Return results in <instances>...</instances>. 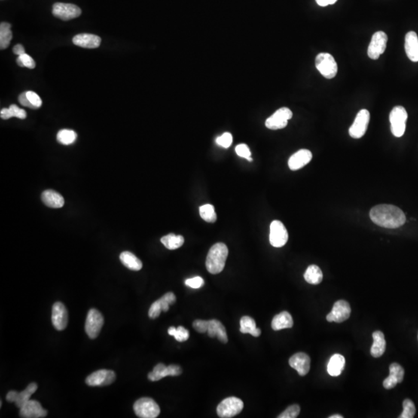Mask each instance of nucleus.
Returning a JSON list of instances; mask_svg holds the SVG:
<instances>
[{"label": "nucleus", "instance_id": "f257e3e1", "mask_svg": "<svg viewBox=\"0 0 418 418\" xmlns=\"http://www.w3.org/2000/svg\"><path fill=\"white\" fill-rule=\"evenodd\" d=\"M370 216L375 224L386 229H397L406 221L405 214L401 208L386 204L373 207L370 210Z\"/></svg>", "mask_w": 418, "mask_h": 418}, {"label": "nucleus", "instance_id": "f03ea898", "mask_svg": "<svg viewBox=\"0 0 418 418\" xmlns=\"http://www.w3.org/2000/svg\"><path fill=\"white\" fill-rule=\"evenodd\" d=\"M229 249L227 245L218 242L212 245L206 258V268L212 274H218L224 270Z\"/></svg>", "mask_w": 418, "mask_h": 418}, {"label": "nucleus", "instance_id": "7ed1b4c3", "mask_svg": "<svg viewBox=\"0 0 418 418\" xmlns=\"http://www.w3.org/2000/svg\"><path fill=\"white\" fill-rule=\"evenodd\" d=\"M407 111L403 106H396L393 108L389 114V122H391V129L393 135L396 137H401L404 136L406 130V123H407Z\"/></svg>", "mask_w": 418, "mask_h": 418}, {"label": "nucleus", "instance_id": "20e7f679", "mask_svg": "<svg viewBox=\"0 0 418 418\" xmlns=\"http://www.w3.org/2000/svg\"><path fill=\"white\" fill-rule=\"evenodd\" d=\"M315 66L327 79L335 78L338 73V65L334 57L328 53H320L315 59Z\"/></svg>", "mask_w": 418, "mask_h": 418}, {"label": "nucleus", "instance_id": "39448f33", "mask_svg": "<svg viewBox=\"0 0 418 418\" xmlns=\"http://www.w3.org/2000/svg\"><path fill=\"white\" fill-rule=\"evenodd\" d=\"M133 410L136 416L141 418H156L160 413L158 404L149 397H143L136 401Z\"/></svg>", "mask_w": 418, "mask_h": 418}, {"label": "nucleus", "instance_id": "423d86ee", "mask_svg": "<svg viewBox=\"0 0 418 418\" xmlns=\"http://www.w3.org/2000/svg\"><path fill=\"white\" fill-rule=\"evenodd\" d=\"M243 407V402L240 399L236 397H228L218 404L217 413L219 417H233L242 411Z\"/></svg>", "mask_w": 418, "mask_h": 418}, {"label": "nucleus", "instance_id": "0eeeda50", "mask_svg": "<svg viewBox=\"0 0 418 418\" xmlns=\"http://www.w3.org/2000/svg\"><path fill=\"white\" fill-rule=\"evenodd\" d=\"M104 324V318L97 309L89 310L86 321V333L91 339H95L99 336Z\"/></svg>", "mask_w": 418, "mask_h": 418}, {"label": "nucleus", "instance_id": "6e6552de", "mask_svg": "<svg viewBox=\"0 0 418 418\" xmlns=\"http://www.w3.org/2000/svg\"><path fill=\"white\" fill-rule=\"evenodd\" d=\"M370 120V112L367 109L360 110L357 113L353 124L349 128V136L353 139L362 138L367 132Z\"/></svg>", "mask_w": 418, "mask_h": 418}, {"label": "nucleus", "instance_id": "1a4fd4ad", "mask_svg": "<svg viewBox=\"0 0 418 418\" xmlns=\"http://www.w3.org/2000/svg\"><path fill=\"white\" fill-rule=\"evenodd\" d=\"M387 35L383 31L375 33L372 37L367 53L370 59L377 60L380 55L384 53L387 44Z\"/></svg>", "mask_w": 418, "mask_h": 418}, {"label": "nucleus", "instance_id": "9d476101", "mask_svg": "<svg viewBox=\"0 0 418 418\" xmlns=\"http://www.w3.org/2000/svg\"><path fill=\"white\" fill-rule=\"evenodd\" d=\"M293 117L292 111L286 107L279 108L276 110L271 117H269L265 125L268 129L276 130V129H284L286 127L288 120Z\"/></svg>", "mask_w": 418, "mask_h": 418}, {"label": "nucleus", "instance_id": "9b49d317", "mask_svg": "<svg viewBox=\"0 0 418 418\" xmlns=\"http://www.w3.org/2000/svg\"><path fill=\"white\" fill-rule=\"evenodd\" d=\"M288 233L284 225L278 220L272 221L270 226V242L273 247L281 248L288 242Z\"/></svg>", "mask_w": 418, "mask_h": 418}, {"label": "nucleus", "instance_id": "f8f14e48", "mask_svg": "<svg viewBox=\"0 0 418 418\" xmlns=\"http://www.w3.org/2000/svg\"><path fill=\"white\" fill-rule=\"evenodd\" d=\"M115 380V372L113 370H100L89 375L86 378V383L91 386H103L112 384Z\"/></svg>", "mask_w": 418, "mask_h": 418}, {"label": "nucleus", "instance_id": "ddd939ff", "mask_svg": "<svg viewBox=\"0 0 418 418\" xmlns=\"http://www.w3.org/2000/svg\"><path fill=\"white\" fill-rule=\"evenodd\" d=\"M52 13L55 17L67 21L78 17L81 15V10L74 4L57 3L53 6Z\"/></svg>", "mask_w": 418, "mask_h": 418}, {"label": "nucleus", "instance_id": "4468645a", "mask_svg": "<svg viewBox=\"0 0 418 418\" xmlns=\"http://www.w3.org/2000/svg\"><path fill=\"white\" fill-rule=\"evenodd\" d=\"M351 315V307L349 302L340 300L334 303L332 310L326 316L329 322L342 323L349 319Z\"/></svg>", "mask_w": 418, "mask_h": 418}, {"label": "nucleus", "instance_id": "2eb2a0df", "mask_svg": "<svg viewBox=\"0 0 418 418\" xmlns=\"http://www.w3.org/2000/svg\"><path fill=\"white\" fill-rule=\"evenodd\" d=\"M37 389V384L35 383H31L28 385L27 387L22 391L18 393L16 391H11L7 394V401L10 403H15L16 407L21 408L27 401L31 400V396L36 392Z\"/></svg>", "mask_w": 418, "mask_h": 418}, {"label": "nucleus", "instance_id": "dca6fc26", "mask_svg": "<svg viewBox=\"0 0 418 418\" xmlns=\"http://www.w3.org/2000/svg\"><path fill=\"white\" fill-rule=\"evenodd\" d=\"M51 321L53 327L59 331L65 329L68 325V311L62 302H56L52 307Z\"/></svg>", "mask_w": 418, "mask_h": 418}, {"label": "nucleus", "instance_id": "f3484780", "mask_svg": "<svg viewBox=\"0 0 418 418\" xmlns=\"http://www.w3.org/2000/svg\"><path fill=\"white\" fill-rule=\"evenodd\" d=\"M20 409V416L23 418H42L47 414V410L34 400H30Z\"/></svg>", "mask_w": 418, "mask_h": 418}, {"label": "nucleus", "instance_id": "a211bd4d", "mask_svg": "<svg viewBox=\"0 0 418 418\" xmlns=\"http://www.w3.org/2000/svg\"><path fill=\"white\" fill-rule=\"evenodd\" d=\"M289 364L300 376H305L310 370L311 358L306 353L297 352L290 358Z\"/></svg>", "mask_w": 418, "mask_h": 418}, {"label": "nucleus", "instance_id": "6ab92c4d", "mask_svg": "<svg viewBox=\"0 0 418 418\" xmlns=\"http://www.w3.org/2000/svg\"><path fill=\"white\" fill-rule=\"evenodd\" d=\"M312 159V152L306 149H302L290 157L288 166L291 171H297L310 163Z\"/></svg>", "mask_w": 418, "mask_h": 418}, {"label": "nucleus", "instance_id": "aec40b11", "mask_svg": "<svg viewBox=\"0 0 418 418\" xmlns=\"http://www.w3.org/2000/svg\"><path fill=\"white\" fill-rule=\"evenodd\" d=\"M73 44L83 48H97L100 46L102 39L99 36L91 34H80L74 36Z\"/></svg>", "mask_w": 418, "mask_h": 418}, {"label": "nucleus", "instance_id": "412c9836", "mask_svg": "<svg viewBox=\"0 0 418 418\" xmlns=\"http://www.w3.org/2000/svg\"><path fill=\"white\" fill-rule=\"evenodd\" d=\"M406 53L411 62H418V36L414 31H410L405 37Z\"/></svg>", "mask_w": 418, "mask_h": 418}, {"label": "nucleus", "instance_id": "4be33fe9", "mask_svg": "<svg viewBox=\"0 0 418 418\" xmlns=\"http://www.w3.org/2000/svg\"><path fill=\"white\" fill-rule=\"evenodd\" d=\"M208 336L211 338L217 337L222 343H228V336L224 325L218 320L212 319L208 321Z\"/></svg>", "mask_w": 418, "mask_h": 418}, {"label": "nucleus", "instance_id": "5701e85b", "mask_svg": "<svg viewBox=\"0 0 418 418\" xmlns=\"http://www.w3.org/2000/svg\"><path fill=\"white\" fill-rule=\"evenodd\" d=\"M41 199L46 206L51 208H61L65 205V199L62 194L53 191L47 190L42 193Z\"/></svg>", "mask_w": 418, "mask_h": 418}, {"label": "nucleus", "instance_id": "b1692460", "mask_svg": "<svg viewBox=\"0 0 418 418\" xmlns=\"http://www.w3.org/2000/svg\"><path fill=\"white\" fill-rule=\"evenodd\" d=\"M373 343L370 352L372 356L374 358H379L382 356L386 350V340L384 334L382 331H376L373 333Z\"/></svg>", "mask_w": 418, "mask_h": 418}, {"label": "nucleus", "instance_id": "393cba45", "mask_svg": "<svg viewBox=\"0 0 418 418\" xmlns=\"http://www.w3.org/2000/svg\"><path fill=\"white\" fill-rule=\"evenodd\" d=\"M346 365V359L343 355L340 354H335L329 359L327 371L331 376H339L342 374Z\"/></svg>", "mask_w": 418, "mask_h": 418}, {"label": "nucleus", "instance_id": "a878e982", "mask_svg": "<svg viewBox=\"0 0 418 418\" xmlns=\"http://www.w3.org/2000/svg\"><path fill=\"white\" fill-rule=\"evenodd\" d=\"M294 325L292 316L288 312H283L276 315L272 320L271 327L274 331L291 328Z\"/></svg>", "mask_w": 418, "mask_h": 418}, {"label": "nucleus", "instance_id": "bb28decb", "mask_svg": "<svg viewBox=\"0 0 418 418\" xmlns=\"http://www.w3.org/2000/svg\"><path fill=\"white\" fill-rule=\"evenodd\" d=\"M120 259L125 267H127L129 270L139 271L142 269V262L132 253L125 251L120 254Z\"/></svg>", "mask_w": 418, "mask_h": 418}, {"label": "nucleus", "instance_id": "cd10ccee", "mask_svg": "<svg viewBox=\"0 0 418 418\" xmlns=\"http://www.w3.org/2000/svg\"><path fill=\"white\" fill-rule=\"evenodd\" d=\"M240 331L243 334H250L254 337L261 335V330L257 328L256 321L249 316H243L240 320Z\"/></svg>", "mask_w": 418, "mask_h": 418}, {"label": "nucleus", "instance_id": "c85d7f7f", "mask_svg": "<svg viewBox=\"0 0 418 418\" xmlns=\"http://www.w3.org/2000/svg\"><path fill=\"white\" fill-rule=\"evenodd\" d=\"M303 277L309 284L317 285L322 281V271L317 265H311L306 270Z\"/></svg>", "mask_w": 418, "mask_h": 418}, {"label": "nucleus", "instance_id": "c756f323", "mask_svg": "<svg viewBox=\"0 0 418 418\" xmlns=\"http://www.w3.org/2000/svg\"><path fill=\"white\" fill-rule=\"evenodd\" d=\"M160 241L166 249H171V250L178 249L184 243V239L182 236H180V235L176 236L174 233H170L163 236Z\"/></svg>", "mask_w": 418, "mask_h": 418}, {"label": "nucleus", "instance_id": "7c9ffc66", "mask_svg": "<svg viewBox=\"0 0 418 418\" xmlns=\"http://www.w3.org/2000/svg\"><path fill=\"white\" fill-rule=\"evenodd\" d=\"M11 25L10 23L3 22L0 24V49L5 50L10 46L13 34H12Z\"/></svg>", "mask_w": 418, "mask_h": 418}, {"label": "nucleus", "instance_id": "2f4dec72", "mask_svg": "<svg viewBox=\"0 0 418 418\" xmlns=\"http://www.w3.org/2000/svg\"><path fill=\"white\" fill-rule=\"evenodd\" d=\"M78 137V135L74 131L71 129H62L58 132L57 140L60 144L68 146L74 144Z\"/></svg>", "mask_w": 418, "mask_h": 418}, {"label": "nucleus", "instance_id": "473e14b6", "mask_svg": "<svg viewBox=\"0 0 418 418\" xmlns=\"http://www.w3.org/2000/svg\"><path fill=\"white\" fill-rule=\"evenodd\" d=\"M199 213L202 219L207 222H215L217 220V215L215 213V208L210 204L202 205L199 208Z\"/></svg>", "mask_w": 418, "mask_h": 418}, {"label": "nucleus", "instance_id": "72a5a7b5", "mask_svg": "<svg viewBox=\"0 0 418 418\" xmlns=\"http://www.w3.org/2000/svg\"><path fill=\"white\" fill-rule=\"evenodd\" d=\"M168 334L170 336H174L178 342H185L189 339V331L183 326H179L178 328L175 327H170L168 329Z\"/></svg>", "mask_w": 418, "mask_h": 418}, {"label": "nucleus", "instance_id": "f704fd0d", "mask_svg": "<svg viewBox=\"0 0 418 418\" xmlns=\"http://www.w3.org/2000/svg\"><path fill=\"white\" fill-rule=\"evenodd\" d=\"M166 366L163 364H159L154 367L153 371L150 372L148 374V379L150 381H158L160 379L165 377V370Z\"/></svg>", "mask_w": 418, "mask_h": 418}, {"label": "nucleus", "instance_id": "c9c22d12", "mask_svg": "<svg viewBox=\"0 0 418 418\" xmlns=\"http://www.w3.org/2000/svg\"><path fill=\"white\" fill-rule=\"evenodd\" d=\"M403 407H404V411L399 417L413 418L414 416L416 413V407L411 400L406 399L405 401L403 402Z\"/></svg>", "mask_w": 418, "mask_h": 418}, {"label": "nucleus", "instance_id": "e433bc0d", "mask_svg": "<svg viewBox=\"0 0 418 418\" xmlns=\"http://www.w3.org/2000/svg\"><path fill=\"white\" fill-rule=\"evenodd\" d=\"M159 300L161 304L162 311L166 312L169 310L170 305L174 304L176 301V296L172 292L166 293Z\"/></svg>", "mask_w": 418, "mask_h": 418}, {"label": "nucleus", "instance_id": "4c0bfd02", "mask_svg": "<svg viewBox=\"0 0 418 418\" xmlns=\"http://www.w3.org/2000/svg\"><path fill=\"white\" fill-rule=\"evenodd\" d=\"M16 63L22 68L25 67V68H28L30 69H34L36 67V63L34 59L27 53H24L21 56H18L17 59H16Z\"/></svg>", "mask_w": 418, "mask_h": 418}, {"label": "nucleus", "instance_id": "58836bf2", "mask_svg": "<svg viewBox=\"0 0 418 418\" xmlns=\"http://www.w3.org/2000/svg\"><path fill=\"white\" fill-rule=\"evenodd\" d=\"M389 375L396 378L398 380L399 383H402L404 376V368L400 364L394 363L389 366Z\"/></svg>", "mask_w": 418, "mask_h": 418}, {"label": "nucleus", "instance_id": "ea45409f", "mask_svg": "<svg viewBox=\"0 0 418 418\" xmlns=\"http://www.w3.org/2000/svg\"><path fill=\"white\" fill-rule=\"evenodd\" d=\"M300 407L297 404L290 406L278 416V418H296L300 413Z\"/></svg>", "mask_w": 418, "mask_h": 418}, {"label": "nucleus", "instance_id": "a19ab883", "mask_svg": "<svg viewBox=\"0 0 418 418\" xmlns=\"http://www.w3.org/2000/svg\"><path fill=\"white\" fill-rule=\"evenodd\" d=\"M236 152L239 157L247 159L249 161H252L253 159L251 158L250 150H249V147L246 144H242L236 146Z\"/></svg>", "mask_w": 418, "mask_h": 418}, {"label": "nucleus", "instance_id": "79ce46f5", "mask_svg": "<svg viewBox=\"0 0 418 418\" xmlns=\"http://www.w3.org/2000/svg\"><path fill=\"white\" fill-rule=\"evenodd\" d=\"M216 144L224 148H229L233 144V136L230 132H225L216 138Z\"/></svg>", "mask_w": 418, "mask_h": 418}, {"label": "nucleus", "instance_id": "37998d69", "mask_svg": "<svg viewBox=\"0 0 418 418\" xmlns=\"http://www.w3.org/2000/svg\"><path fill=\"white\" fill-rule=\"evenodd\" d=\"M10 118L16 117L20 120H24L26 118V113L23 108H19L16 105H11L9 108Z\"/></svg>", "mask_w": 418, "mask_h": 418}, {"label": "nucleus", "instance_id": "c03bdc74", "mask_svg": "<svg viewBox=\"0 0 418 418\" xmlns=\"http://www.w3.org/2000/svg\"><path fill=\"white\" fill-rule=\"evenodd\" d=\"M26 93L28 100L34 105L35 109L41 108V105H42V100H41V97L36 92H32V91H27Z\"/></svg>", "mask_w": 418, "mask_h": 418}, {"label": "nucleus", "instance_id": "a18cd8bd", "mask_svg": "<svg viewBox=\"0 0 418 418\" xmlns=\"http://www.w3.org/2000/svg\"><path fill=\"white\" fill-rule=\"evenodd\" d=\"M161 312H163V311H162L160 300H156V301L152 303L151 306H150L148 313L149 317H150L151 319H155V318H158V317L160 316Z\"/></svg>", "mask_w": 418, "mask_h": 418}, {"label": "nucleus", "instance_id": "49530a36", "mask_svg": "<svg viewBox=\"0 0 418 418\" xmlns=\"http://www.w3.org/2000/svg\"><path fill=\"white\" fill-rule=\"evenodd\" d=\"M204 283L205 282H204L203 278L201 276H194V277L186 280L185 285L193 289H199L203 286Z\"/></svg>", "mask_w": 418, "mask_h": 418}, {"label": "nucleus", "instance_id": "de8ad7c7", "mask_svg": "<svg viewBox=\"0 0 418 418\" xmlns=\"http://www.w3.org/2000/svg\"><path fill=\"white\" fill-rule=\"evenodd\" d=\"M193 327L194 330L199 333H205L208 331V321H204V320H196L193 323Z\"/></svg>", "mask_w": 418, "mask_h": 418}, {"label": "nucleus", "instance_id": "09e8293b", "mask_svg": "<svg viewBox=\"0 0 418 418\" xmlns=\"http://www.w3.org/2000/svg\"><path fill=\"white\" fill-rule=\"evenodd\" d=\"M182 373V370L178 365H170L165 370V376H177Z\"/></svg>", "mask_w": 418, "mask_h": 418}, {"label": "nucleus", "instance_id": "8fccbe9b", "mask_svg": "<svg viewBox=\"0 0 418 418\" xmlns=\"http://www.w3.org/2000/svg\"><path fill=\"white\" fill-rule=\"evenodd\" d=\"M399 382L396 378H394V376H391L389 375L387 378L384 379V381H383V387L386 389H393V388L395 387L397 384H398Z\"/></svg>", "mask_w": 418, "mask_h": 418}, {"label": "nucleus", "instance_id": "3c124183", "mask_svg": "<svg viewBox=\"0 0 418 418\" xmlns=\"http://www.w3.org/2000/svg\"><path fill=\"white\" fill-rule=\"evenodd\" d=\"M18 100H19V102H20L22 105H23V106L28 107V108H32V109H35L34 105H33L30 102V101L28 100L27 97H26V92L20 94V96L18 98Z\"/></svg>", "mask_w": 418, "mask_h": 418}, {"label": "nucleus", "instance_id": "603ef678", "mask_svg": "<svg viewBox=\"0 0 418 418\" xmlns=\"http://www.w3.org/2000/svg\"><path fill=\"white\" fill-rule=\"evenodd\" d=\"M13 53L15 54L18 55V56H21V55L24 54L25 53V49L23 47V45L21 44H17V45L13 47Z\"/></svg>", "mask_w": 418, "mask_h": 418}, {"label": "nucleus", "instance_id": "864d4df0", "mask_svg": "<svg viewBox=\"0 0 418 418\" xmlns=\"http://www.w3.org/2000/svg\"><path fill=\"white\" fill-rule=\"evenodd\" d=\"M337 0H316V3L320 7H327L328 5H332L336 4Z\"/></svg>", "mask_w": 418, "mask_h": 418}, {"label": "nucleus", "instance_id": "5fc2aeb1", "mask_svg": "<svg viewBox=\"0 0 418 418\" xmlns=\"http://www.w3.org/2000/svg\"><path fill=\"white\" fill-rule=\"evenodd\" d=\"M329 418H343V416L340 414H334L330 416Z\"/></svg>", "mask_w": 418, "mask_h": 418}]
</instances>
